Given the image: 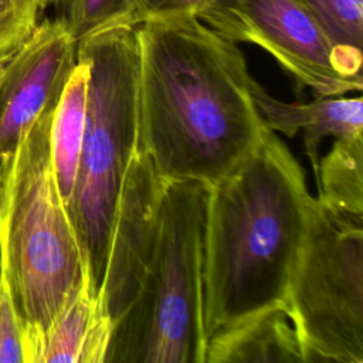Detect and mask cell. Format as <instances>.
Returning <instances> with one entry per match:
<instances>
[{
	"label": "cell",
	"mask_w": 363,
	"mask_h": 363,
	"mask_svg": "<svg viewBox=\"0 0 363 363\" xmlns=\"http://www.w3.org/2000/svg\"><path fill=\"white\" fill-rule=\"evenodd\" d=\"M138 149L167 182L231 174L268 128L234 41L199 17L138 26Z\"/></svg>",
	"instance_id": "obj_1"
},
{
	"label": "cell",
	"mask_w": 363,
	"mask_h": 363,
	"mask_svg": "<svg viewBox=\"0 0 363 363\" xmlns=\"http://www.w3.org/2000/svg\"><path fill=\"white\" fill-rule=\"evenodd\" d=\"M311 199L301 164L269 128L231 174L208 186L203 267L207 340L285 309Z\"/></svg>",
	"instance_id": "obj_2"
},
{
	"label": "cell",
	"mask_w": 363,
	"mask_h": 363,
	"mask_svg": "<svg viewBox=\"0 0 363 363\" xmlns=\"http://www.w3.org/2000/svg\"><path fill=\"white\" fill-rule=\"evenodd\" d=\"M57 104L37 116L13 156L0 162V259L23 342L44 332L88 277L52 169L50 132Z\"/></svg>",
	"instance_id": "obj_3"
},
{
	"label": "cell",
	"mask_w": 363,
	"mask_h": 363,
	"mask_svg": "<svg viewBox=\"0 0 363 363\" xmlns=\"http://www.w3.org/2000/svg\"><path fill=\"white\" fill-rule=\"evenodd\" d=\"M208 184L167 182L155 251L104 363H204V228Z\"/></svg>",
	"instance_id": "obj_4"
},
{
	"label": "cell",
	"mask_w": 363,
	"mask_h": 363,
	"mask_svg": "<svg viewBox=\"0 0 363 363\" xmlns=\"http://www.w3.org/2000/svg\"><path fill=\"white\" fill-rule=\"evenodd\" d=\"M88 68L84 139L68 206L95 296L126 169L138 149V26H115L77 43Z\"/></svg>",
	"instance_id": "obj_5"
},
{
	"label": "cell",
	"mask_w": 363,
	"mask_h": 363,
	"mask_svg": "<svg viewBox=\"0 0 363 363\" xmlns=\"http://www.w3.org/2000/svg\"><path fill=\"white\" fill-rule=\"evenodd\" d=\"M284 311L303 362L363 363V218L312 196Z\"/></svg>",
	"instance_id": "obj_6"
},
{
	"label": "cell",
	"mask_w": 363,
	"mask_h": 363,
	"mask_svg": "<svg viewBox=\"0 0 363 363\" xmlns=\"http://www.w3.org/2000/svg\"><path fill=\"white\" fill-rule=\"evenodd\" d=\"M197 17L224 38L259 45L316 96L363 88V60L336 47L299 0H213Z\"/></svg>",
	"instance_id": "obj_7"
},
{
	"label": "cell",
	"mask_w": 363,
	"mask_h": 363,
	"mask_svg": "<svg viewBox=\"0 0 363 363\" xmlns=\"http://www.w3.org/2000/svg\"><path fill=\"white\" fill-rule=\"evenodd\" d=\"M166 183L150 157L136 149L118 197L98 296L112 328L130 306L150 264Z\"/></svg>",
	"instance_id": "obj_8"
},
{
	"label": "cell",
	"mask_w": 363,
	"mask_h": 363,
	"mask_svg": "<svg viewBox=\"0 0 363 363\" xmlns=\"http://www.w3.org/2000/svg\"><path fill=\"white\" fill-rule=\"evenodd\" d=\"M75 64L71 33L60 20L43 18L0 67V162L13 156L37 116L58 102Z\"/></svg>",
	"instance_id": "obj_9"
},
{
	"label": "cell",
	"mask_w": 363,
	"mask_h": 363,
	"mask_svg": "<svg viewBox=\"0 0 363 363\" xmlns=\"http://www.w3.org/2000/svg\"><path fill=\"white\" fill-rule=\"evenodd\" d=\"M111 332L112 322L86 277L48 328L23 342L24 363H104Z\"/></svg>",
	"instance_id": "obj_10"
},
{
	"label": "cell",
	"mask_w": 363,
	"mask_h": 363,
	"mask_svg": "<svg viewBox=\"0 0 363 363\" xmlns=\"http://www.w3.org/2000/svg\"><path fill=\"white\" fill-rule=\"evenodd\" d=\"M251 95L267 126L285 136L303 133L305 153L308 155L313 173H318V146L328 138L346 139L363 135V99L318 96L309 104L282 102L264 91L252 78Z\"/></svg>",
	"instance_id": "obj_11"
},
{
	"label": "cell",
	"mask_w": 363,
	"mask_h": 363,
	"mask_svg": "<svg viewBox=\"0 0 363 363\" xmlns=\"http://www.w3.org/2000/svg\"><path fill=\"white\" fill-rule=\"evenodd\" d=\"M303 362L296 332L284 309H274L207 340L204 363Z\"/></svg>",
	"instance_id": "obj_12"
},
{
	"label": "cell",
	"mask_w": 363,
	"mask_h": 363,
	"mask_svg": "<svg viewBox=\"0 0 363 363\" xmlns=\"http://www.w3.org/2000/svg\"><path fill=\"white\" fill-rule=\"evenodd\" d=\"M86 98L88 68L85 62L77 60L55 106L50 132L52 169L61 199L67 208L75 187L85 130Z\"/></svg>",
	"instance_id": "obj_13"
},
{
	"label": "cell",
	"mask_w": 363,
	"mask_h": 363,
	"mask_svg": "<svg viewBox=\"0 0 363 363\" xmlns=\"http://www.w3.org/2000/svg\"><path fill=\"white\" fill-rule=\"evenodd\" d=\"M315 177L318 199L326 207L363 218V135L335 139Z\"/></svg>",
	"instance_id": "obj_14"
},
{
	"label": "cell",
	"mask_w": 363,
	"mask_h": 363,
	"mask_svg": "<svg viewBox=\"0 0 363 363\" xmlns=\"http://www.w3.org/2000/svg\"><path fill=\"white\" fill-rule=\"evenodd\" d=\"M55 18L79 40L115 26H135V0H52Z\"/></svg>",
	"instance_id": "obj_15"
},
{
	"label": "cell",
	"mask_w": 363,
	"mask_h": 363,
	"mask_svg": "<svg viewBox=\"0 0 363 363\" xmlns=\"http://www.w3.org/2000/svg\"><path fill=\"white\" fill-rule=\"evenodd\" d=\"M299 1L318 17L336 47L363 60V0Z\"/></svg>",
	"instance_id": "obj_16"
},
{
	"label": "cell",
	"mask_w": 363,
	"mask_h": 363,
	"mask_svg": "<svg viewBox=\"0 0 363 363\" xmlns=\"http://www.w3.org/2000/svg\"><path fill=\"white\" fill-rule=\"evenodd\" d=\"M52 0H0V67L33 35Z\"/></svg>",
	"instance_id": "obj_17"
},
{
	"label": "cell",
	"mask_w": 363,
	"mask_h": 363,
	"mask_svg": "<svg viewBox=\"0 0 363 363\" xmlns=\"http://www.w3.org/2000/svg\"><path fill=\"white\" fill-rule=\"evenodd\" d=\"M0 363H24L23 328L6 267L0 259Z\"/></svg>",
	"instance_id": "obj_18"
},
{
	"label": "cell",
	"mask_w": 363,
	"mask_h": 363,
	"mask_svg": "<svg viewBox=\"0 0 363 363\" xmlns=\"http://www.w3.org/2000/svg\"><path fill=\"white\" fill-rule=\"evenodd\" d=\"M213 0H135L133 24L199 16Z\"/></svg>",
	"instance_id": "obj_19"
}]
</instances>
